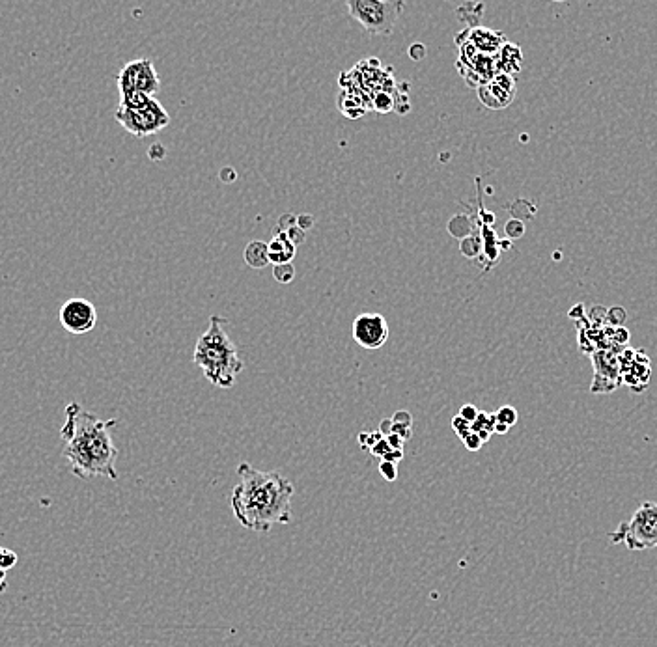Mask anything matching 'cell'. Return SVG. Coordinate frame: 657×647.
<instances>
[{
  "label": "cell",
  "mask_w": 657,
  "mask_h": 647,
  "mask_svg": "<svg viewBox=\"0 0 657 647\" xmlns=\"http://www.w3.org/2000/svg\"><path fill=\"white\" fill-rule=\"evenodd\" d=\"M379 472H381V476H383L387 482H394L396 476H398L396 463H391V461H381V463H379Z\"/></svg>",
  "instance_id": "23"
},
{
  "label": "cell",
  "mask_w": 657,
  "mask_h": 647,
  "mask_svg": "<svg viewBox=\"0 0 657 647\" xmlns=\"http://www.w3.org/2000/svg\"><path fill=\"white\" fill-rule=\"evenodd\" d=\"M116 84L120 90V97L135 96V94L155 97L161 88V79L150 58H139L120 69Z\"/></svg>",
  "instance_id": "7"
},
{
  "label": "cell",
  "mask_w": 657,
  "mask_h": 647,
  "mask_svg": "<svg viewBox=\"0 0 657 647\" xmlns=\"http://www.w3.org/2000/svg\"><path fill=\"white\" fill-rule=\"evenodd\" d=\"M239 482L232 489V511L239 524L267 534L275 524L292 521L294 483L280 472H262L249 463L238 467Z\"/></svg>",
  "instance_id": "2"
},
{
  "label": "cell",
  "mask_w": 657,
  "mask_h": 647,
  "mask_svg": "<svg viewBox=\"0 0 657 647\" xmlns=\"http://www.w3.org/2000/svg\"><path fill=\"white\" fill-rule=\"evenodd\" d=\"M305 234H307L305 230H301L299 226H294V228H292V230H290V232H288L286 235H288V239H290V241L294 243L295 247H297V245H301V243L305 241Z\"/></svg>",
  "instance_id": "29"
},
{
  "label": "cell",
  "mask_w": 657,
  "mask_h": 647,
  "mask_svg": "<svg viewBox=\"0 0 657 647\" xmlns=\"http://www.w3.org/2000/svg\"><path fill=\"white\" fill-rule=\"evenodd\" d=\"M226 317L211 316L206 332L198 338L195 345L196 366L204 372V377L217 388H232L243 372V360L239 358L238 347L230 340L226 327Z\"/></svg>",
  "instance_id": "3"
},
{
  "label": "cell",
  "mask_w": 657,
  "mask_h": 647,
  "mask_svg": "<svg viewBox=\"0 0 657 647\" xmlns=\"http://www.w3.org/2000/svg\"><path fill=\"white\" fill-rule=\"evenodd\" d=\"M467 38L475 45L476 51L484 55L497 56L503 49V34H497L490 28H471L467 30Z\"/></svg>",
  "instance_id": "11"
},
{
  "label": "cell",
  "mask_w": 657,
  "mask_h": 647,
  "mask_svg": "<svg viewBox=\"0 0 657 647\" xmlns=\"http://www.w3.org/2000/svg\"><path fill=\"white\" fill-rule=\"evenodd\" d=\"M294 226H297V217H294L292 213L282 215L279 221V234H288Z\"/></svg>",
  "instance_id": "25"
},
{
  "label": "cell",
  "mask_w": 657,
  "mask_h": 647,
  "mask_svg": "<svg viewBox=\"0 0 657 647\" xmlns=\"http://www.w3.org/2000/svg\"><path fill=\"white\" fill-rule=\"evenodd\" d=\"M497 424V416L495 414L478 413V418L471 424L473 433H476L484 442H488L493 435V429Z\"/></svg>",
  "instance_id": "15"
},
{
  "label": "cell",
  "mask_w": 657,
  "mask_h": 647,
  "mask_svg": "<svg viewBox=\"0 0 657 647\" xmlns=\"http://www.w3.org/2000/svg\"><path fill=\"white\" fill-rule=\"evenodd\" d=\"M295 269L294 263H282V265H273V278L280 284H290L294 280Z\"/></svg>",
  "instance_id": "17"
},
{
  "label": "cell",
  "mask_w": 657,
  "mask_h": 647,
  "mask_svg": "<svg viewBox=\"0 0 657 647\" xmlns=\"http://www.w3.org/2000/svg\"><path fill=\"white\" fill-rule=\"evenodd\" d=\"M452 427H454V431H456V435L460 437V439H465L469 433H473V429H471V424L467 422V420H463L462 416L458 414V416H454L452 418Z\"/></svg>",
  "instance_id": "22"
},
{
  "label": "cell",
  "mask_w": 657,
  "mask_h": 647,
  "mask_svg": "<svg viewBox=\"0 0 657 647\" xmlns=\"http://www.w3.org/2000/svg\"><path fill=\"white\" fill-rule=\"evenodd\" d=\"M523 234H525V226H523V222L514 219V221H510L506 224V235H508L510 239H519Z\"/></svg>",
  "instance_id": "24"
},
{
  "label": "cell",
  "mask_w": 657,
  "mask_h": 647,
  "mask_svg": "<svg viewBox=\"0 0 657 647\" xmlns=\"http://www.w3.org/2000/svg\"><path fill=\"white\" fill-rule=\"evenodd\" d=\"M15 562H17V556H15L14 552L8 551V549H0V569L2 571L10 569Z\"/></svg>",
  "instance_id": "26"
},
{
  "label": "cell",
  "mask_w": 657,
  "mask_h": 647,
  "mask_svg": "<svg viewBox=\"0 0 657 647\" xmlns=\"http://www.w3.org/2000/svg\"><path fill=\"white\" fill-rule=\"evenodd\" d=\"M118 124L137 138L150 137L170 124V116L155 97L122 96L116 111Z\"/></svg>",
  "instance_id": "4"
},
{
  "label": "cell",
  "mask_w": 657,
  "mask_h": 647,
  "mask_svg": "<svg viewBox=\"0 0 657 647\" xmlns=\"http://www.w3.org/2000/svg\"><path fill=\"white\" fill-rule=\"evenodd\" d=\"M463 444L469 452H478L482 446H484V441L476 435V433H469L465 439H463Z\"/></svg>",
  "instance_id": "27"
},
{
  "label": "cell",
  "mask_w": 657,
  "mask_h": 647,
  "mask_svg": "<svg viewBox=\"0 0 657 647\" xmlns=\"http://www.w3.org/2000/svg\"><path fill=\"white\" fill-rule=\"evenodd\" d=\"M372 109L378 112H391L394 109V101L387 92H378L372 99Z\"/></svg>",
  "instance_id": "20"
},
{
  "label": "cell",
  "mask_w": 657,
  "mask_h": 647,
  "mask_svg": "<svg viewBox=\"0 0 657 647\" xmlns=\"http://www.w3.org/2000/svg\"><path fill=\"white\" fill-rule=\"evenodd\" d=\"M6 588V577H4V571L0 569V592Z\"/></svg>",
  "instance_id": "34"
},
{
  "label": "cell",
  "mask_w": 657,
  "mask_h": 647,
  "mask_svg": "<svg viewBox=\"0 0 657 647\" xmlns=\"http://www.w3.org/2000/svg\"><path fill=\"white\" fill-rule=\"evenodd\" d=\"M116 426L118 420H101L75 401L66 407V424L60 429L62 455L77 478L118 480V450L112 441V427Z\"/></svg>",
  "instance_id": "1"
},
{
  "label": "cell",
  "mask_w": 657,
  "mask_h": 647,
  "mask_svg": "<svg viewBox=\"0 0 657 647\" xmlns=\"http://www.w3.org/2000/svg\"><path fill=\"white\" fill-rule=\"evenodd\" d=\"M269 247V260L273 265H282V263H292L295 258V245L288 239V235L279 234L273 237Z\"/></svg>",
  "instance_id": "12"
},
{
  "label": "cell",
  "mask_w": 657,
  "mask_h": 647,
  "mask_svg": "<svg viewBox=\"0 0 657 647\" xmlns=\"http://www.w3.org/2000/svg\"><path fill=\"white\" fill-rule=\"evenodd\" d=\"M383 439V433L381 431H374V433H361L359 435V444L364 450H372L379 441Z\"/></svg>",
  "instance_id": "21"
},
{
  "label": "cell",
  "mask_w": 657,
  "mask_h": 647,
  "mask_svg": "<svg viewBox=\"0 0 657 647\" xmlns=\"http://www.w3.org/2000/svg\"><path fill=\"white\" fill-rule=\"evenodd\" d=\"M389 334V323L381 314H361L353 321V340L368 351L387 344Z\"/></svg>",
  "instance_id": "9"
},
{
  "label": "cell",
  "mask_w": 657,
  "mask_h": 647,
  "mask_svg": "<svg viewBox=\"0 0 657 647\" xmlns=\"http://www.w3.org/2000/svg\"><path fill=\"white\" fill-rule=\"evenodd\" d=\"M495 416H497V422L499 424H504V426L512 427L516 426V422H518V411L514 409V407H510V405H504V407H501L497 413H495Z\"/></svg>",
  "instance_id": "19"
},
{
  "label": "cell",
  "mask_w": 657,
  "mask_h": 647,
  "mask_svg": "<svg viewBox=\"0 0 657 647\" xmlns=\"http://www.w3.org/2000/svg\"><path fill=\"white\" fill-rule=\"evenodd\" d=\"M392 422H396V424H411V414L406 413V411H400V413L392 416Z\"/></svg>",
  "instance_id": "31"
},
{
  "label": "cell",
  "mask_w": 657,
  "mask_h": 647,
  "mask_svg": "<svg viewBox=\"0 0 657 647\" xmlns=\"http://www.w3.org/2000/svg\"><path fill=\"white\" fill-rule=\"evenodd\" d=\"M460 248H462V254L465 258H476L482 250V241L476 235H469V237L463 239Z\"/></svg>",
  "instance_id": "18"
},
{
  "label": "cell",
  "mask_w": 657,
  "mask_h": 647,
  "mask_svg": "<svg viewBox=\"0 0 657 647\" xmlns=\"http://www.w3.org/2000/svg\"><path fill=\"white\" fill-rule=\"evenodd\" d=\"M478 97L488 109L493 111L506 109L516 97V81L510 75L497 73L490 83L478 86Z\"/></svg>",
  "instance_id": "10"
},
{
  "label": "cell",
  "mask_w": 657,
  "mask_h": 647,
  "mask_svg": "<svg viewBox=\"0 0 657 647\" xmlns=\"http://www.w3.org/2000/svg\"><path fill=\"white\" fill-rule=\"evenodd\" d=\"M521 69V51L516 43H504L497 55V71L514 77Z\"/></svg>",
  "instance_id": "13"
},
{
  "label": "cell",
  "mask_w": 657,
  "mask_h": 647,
  "mask_svg": "<svg viewBox=\"0 0 657 647\" xmlns=\"http://www.w3.org/2000/svg\"><path fill=\"white\" fill-rule=\"evenodd\" d=\"M404 8L402 0H348L351 17L372 36H391Z\"/></svg>",
  "instance_id": "6"
},
{
  "label": "cell",
  "mask_w": 657,
  "mask_h": 647,
  "mask_svg": "<svg viewBox=\"0 0 657 647\" xmlns=\"http://www.w3.org/2000/svg\"><path fill=\"white\" fill-rule=\"evenodd\" d=\"M478 409H476L475 405H471V403H467V405H463L462 409H460V416H462L463 420H467L469 424H473L475 422L476 418H478Z\"/></svg>",
  "instance_id": "28"
},
{
  "label": "cell",
  "mask_w": 657,
  "mask_h": 647,
  "mask_svg": "<svg viewBox=\"0 0 657 647\" xmlns=\"http://www.w3.org/2000/svg\"><path fill=\"white\" fill-rule=\"evenodd\" d=\"M409 55L413 56L415 60H420L422 56H424V45H420V43H415L411 49H409Z\"/></svg>",
  "instance_id": "32"
},
{
  "label": "cell",
  "mask_w": 657,
  "mask_h": 647,
  "mask_svg": "<svg viewBox=\"0 0 657 647\" xmlns=\"http://www.w3.org/2000/svg\"><path fill=\"white\" fill-rule=\"evenodd\" d=\"M297 226H299L301 230L307 232V230H310V228L314 226V219H312L310 215H299V217H297Z\"/></svg>",
  "instance_id": "30"
},
{
  "label": "cell",
  "mask_w": 657,
  "mask_h": 647,
  "mask_svg": "<svg viewBox=\"0 0 657 647\" xmlns=\"http://www.w3.org/2000/svg\"><path fill=\"white\" fill-rule=\"evenodd\" d=\"M613 545H626L628 551L657 549V502H643L628 521L609 532Z\"/></svg>",
  "instance_id": "5"
},
{
  "label": "cell",
  "mask_w": 657,
  "mask_h": 647,
  "mask_svg": "<svg viewBox=\"0 0 657 647\" xmlns=\"http://www.w3.org/2000/svg\"><path fill=\"white\" fill-rule=\"evenodd\" d=\"M243 258H245V263L249 267H252V269H264L266 265L271 263V260H269V247H267V243H264V241H252V243H249L247 248H245Z\"/></svg>",
  "instance_id": "14"
},
{
  "label": "cell",
  "mask_w": 657,
  "mask_h": 647,
  "mask_svg": "<svg viewBox=\"0 0 657 647\" xmlns=\"http://www.w3.org/2000/svg\"><path fill=\"white\" fill-rule=\"evenodd\" d=\"M60 325L70 334H86L92 331L98 323L96 306L86 299H70L60 308Z\"/></svg>",
  "instance_id": "8"
},
{
  "label": "cell",
  "mask_w": 657,
  "mask_h": 647,
  "mask_svg": "<svg viewBox=\"0 0 657 647\" xmlns=\"http://www.w3.org/2000/svg\"><path fill=\"white\" fill-rule=\"evenodd\" d=\"M448 232L458 239H465L469 237L471 232H473V224H471V219L465 217V215H456L454 219H450L448 222Z\"/></svg>",
  "instance_id": "16"
},
{
  "label": "cell",
  "mask_w": 657,
  "mask_h": 647,
  "mask_svg": "<svg viewBox=\"0 0 657 647\" xmlns=\"http://www.w3.org/2000/svg\"><path fill=\"white\" fill-rule=\"evenodd\" d=\"M510 431V427L504 426V424H495V429H493V433H497V435H504V433H508Z\"/></svg>",
  "instance_id": "33"
}]
</instances>
